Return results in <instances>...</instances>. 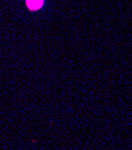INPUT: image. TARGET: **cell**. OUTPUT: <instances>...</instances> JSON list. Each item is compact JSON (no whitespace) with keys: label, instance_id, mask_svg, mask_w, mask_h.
<instances>
[{"label":"cell","instance_id":"obj_1","mask_svg":"<svg viewBox=\"0 0 132 150\" xmlns=\"http://www.w3.org/2000/svg\"><path fill=\"white\" fill-rule=\"evenodd\" d=\"M26 4L31 10H37L43 5V0H28Z\"/></svg>","mask_w":132,"mask_h":150}]
</instances>
